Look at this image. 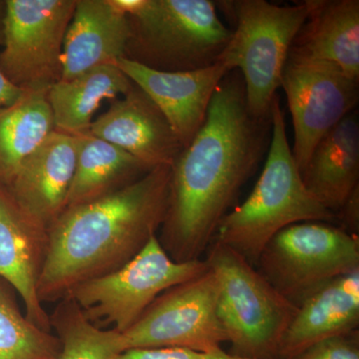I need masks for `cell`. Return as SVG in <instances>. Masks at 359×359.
Wrapping results in <instances>:
<instances>
[{"label": "cell", "instance_id": "6da1fadb", "mask_svg": "<svg viewBox=\"0 0 359 359\" xmlns=\"http://www.w3.org/2000/svg\"><path fill=\"white\" fill-rule=\"evenodd\" d=\"M271 137V116L250 112L242 75L231 71L215 92L199 133L172 165L158 238L174 261L201 259L268 152Z\"/></svg>", "mask_w": 359, "mask_h": 359}, {"label": "cell", "instance_id": "7a4b0ae2", "mask_svg": "<svg viewBox=\"0 0 359 359\" xmlns=\"http://www.w3.org/2000/svg\"><path fill=\"white\" fill-rule=\"evenodd\" d=\"M171 174V165H162L115 192L66 208L48 226L40 302H58L138 255L164 221Z\"/></svg>", "mask_w": 359, "mask_h": 359}, {"label": "cell", "instance_id": "3957f363", "mask_svg": "<svg viewBox=\"0 0 359 359\" xmlns=\"http://www.w3.org/2000/svg\"><path fill=\"white\" fill-rule=\"evenodd\" d=\"M268 158L252 193L222 219L214 240L235 250L256 266L276 233L304 222L330 223L337 215L309 193L292 155L280 97L271 104Z\"/></svg>", "mask_w": 359, "mask_h": 359}, {"label": "cell", "instance_id": "277c9868", "mask_svg": "<svg viewBox=\"0 0 359 359\" xmlns=\"http://www.w3.org/2000/svg\"><path fill=\"white\" fill-rule=\"evenodd\" d=\"M207 250L205 262L219 283L218 314L230 353L244 359H278L297 306L235 250L212 241Z\"/></svg>", "mask_w": 359, "mask_h": 359}, {"label": "cell", "instance_id": "5b68a950", "mask_svg": "<svg viewBox=\"0 0 359 359\" xmlns=\"http://www.w3.org/2000/svg\"><path fill=\"white\" fill-rule=\"evenodd\" d=\"M128 18L125 57L166 72L216 65L231 37L210 0H144Z\"/></svg>", "mask_w": 359, "mask_h": 359}, {"label": "cell", "instance_id": "8992f818", "mask_svg": "<svg viewBox=\"0 0 359 359\" xmlns=\"http://www.w3.org/2000/svg\"><path fill=\"white\" fill-rule=\"evenodd\" d=\"M233 14L235 30L219 61L244 80L250 112L271 117V104L280 87L283 66L297 33L318 0L278 6L264 0L224 2Z\"/></svg>", "mask_w": 359, "mask_h": 359}, {"label": "cell", "instance_id": "52a82bcc", "mask_svg": "<svg viewBox=\"0 0 359 359\" xmlns=\"http://www.w3.org/2000/svg\"><path fill=\"white\" fill-rule=\"evenodd\" d=\"M208 269L205 259L174 261L157 235L121 268L77 285L67 297L97 327L123 334L165 290Z\"/></svg>", "mask_w": 359, "mask_h": 359}, {"label": "cell", "instance_id": "ba28073f", "mask_svg": "<svg viewBox=\"0 0 359 359\" xmlns=\"http://www.w3.org/2000/svg\"><path fill=\"white\" fill-rule=\"evenodd\" d=\"M256 268L299 306L323 285L358 271L359 238L323 222L292 224L269 241Z\"/></svg>", "mask_w": 359, "mask_h": 359}, {"label": "cell", "instance_id": "9c48e42d", "mask_svg": "<svg viewBox=\"0 0 359 359\" xmlns=\"http://www.w3.org/2000/svg\"><path fill=\"white\" fill-rule=\"evenodd\" d=\"M77 0H6L0 68L25 91L60 81L63 44Z\"/></svg>", "mask_w": 359, "mask_h": 359}, {"label": "cell", "instance_id": "30bf717a", "mask_svg": "<svg viewBox=\"0 0 359 359\" xmlns=\"http://www.w3.org/2000/svg\"><path fill=\"white\" fill-rule=\"evenodd\" d=\"M218 297V280L210 269L165 290L121 334L124 351L161 347L223 351L228 339L219 318Z\"/></svg>", "mask_w": 359, "mask_h": 359}, {"label": "cell", "instance_id": "8fae6325", "mask_svg": "<svg viewBox=\"0 0 359 359\" xmlns=\"http://www.w3.org/2000/svg\"><path fill=\"white\" fill-rule=\"evenodd\" d=\"M280 87L285 90L294 130L292 155L301 174L323 137L353 112L358 81L339 66L290 50Z\"/></svg>", "mask_w": 359, "mask_h": 359}, {"label": "cell", "instance_id": "7c38bea8", "mask_svg": "<svg viewBox=\"0 0 359 359\" xmlns=\"http://www.w3.org/2000/svg\"><path fill=\"white\" fill-rule=\"evenodd\" d=\"M114 65L159 108L184 148L199 133L215 92L231 72L222 61L180 72L152 69L126 57Z\"/></svg>", "mask_w": 359, "mask_h": 359}, {"label": "cell", "instance_id": "4fadbf2b", "mask_svg": "<svg viewBox=\"0 0 359 359\" xmlns=\"http://www.w3.org/2000/svg\"><path fill=\"white\" fill-rule=\"evenodd\" d=\"M48 242V228L27 214L0 185V278L20 295L28 320L52 332L50 316L39 297Z\"/></svg>", "mask_w": 359, "mask_h": 359}, {"label": "cell", "instance_id": "5bb4252c", "mask_svg": "<svg viewBox=\"0 0 359 359\" xmlns=\"http://www.w3.org/2000/svg\"><path fill=\"white\" fill-rule=\"evenodd\" d=\"M88 132L151 168L172 166L184 149L166 117L135 84L93 120Z\"/></svg>", "mask_w": 359, "mask_h": 359}, {"label": "cell", "instance_id": "9a60e30c", "mask_svg": "<svg viewBox=\"0 0 359 359\" xmlns=\"http://www.w3.org/2000/svg\"><path fill=\"white\" fill-rule=\"evenodd\" d=\"M77 148V135L54 130L6 187L18 205L47 228L67 208Z\"/></svg>", "mask_w": 359, "mask_h": 359}, {"label": "cell", "instance_id": "2e32d148", "mask_svg": "<svg viewBox=\"0 0 359 359\" xmlns=\"http://www.w3.org/2000/svg\"><path fill=\"white\" fill-rule=\"evenodd\" d=\"M359 269L306 297L283 335L278 359H292L323 340L358 332Z\"/></svg>", "mask_w": 359, "mask_h": 359}, {"label": "cell", "instance_id": "e0dca14e", "mask_svg": "<svg viewBox=\"0 0 359 359\" xmlns=\"http://www.w3.org/2000/svg\"><path fill=\"white\" fill-rule=\"evenodd\" d=\"M131 30L128 16L110 0H77L63 44L61 80H70L87 71L114 65L125 57Z\"/></svg>", "mask_w": 359, "mask_h": 359}, {"label": "cell", "instance_id": "ac0fdd59", "mask_svg": "<svg viewBox=\"0 0 359 359\" xmlns=\"http://www.w3.org/2000/svg\"><path fill=\"white\" fill-rule=\"evenodd\" d=\"M309 193L323 207L339 212L359 187V122L349 113L318 142L302 174Z\"/></svg>", "mask_w": 359, "mask_h": 359}, {"label": "cell", "instance_id": "d6986e66", "mask_svg": "<svg viewBox=\"0 0 359 359\" xmlns=\"http://www.w3.org/2000/svg\"><path fill=\"white\" fill-rule=\"evenodd\" d=\"M290 51L334 63L358 81V0H318Z\"/></svg>", "mask_w": 359, "mask_h": 359}, {"label": "cell", "instance_id": "ffe728a7", "mask_svg": "<svg viewBox=\"0 0 359 359\" xmlns=\"http://www.w3.org/2000/svg\"><path fill=\"white\" fill-rule=\"evenodd\" d=\"M77 137L76 168L67 208L115 192L154 169L88 131Z\"/></svg>", "mask_w": 359, "mask_h": 359}, {"label": "cell", "instance_id": "44dd1931", "mask_svg": "<svg viewBox=\"0 0 359 359\" xmlns=\"http://www.w3.org/2000/svg\"><path fill=\"white\" fill-rule=\"evenodd\" d=\"M132 85L115 65L98 66L73 79L60 80L47 92L55 129L71 135L85 133L101 104L124 95Z\"/></svg>", "mask_w": 359, "mask_h": 359}, {"label": "cell", "instance_id": "7402d4cb", "mask_svg": "<svg viewBox=\"0 0 359 359\" xmlns=\"http://www.w3.org/2000/svg\"><path fill=\"white\" fill-rule=\"evenodd\" d=\"M54 130L47 91H26L0 112V185H8L20 165Z\"/></svg>", "mask_w": 359, "mask_h": 359}, {"label": "cell", "instance_id": "603a6c76", "mask_svg": "<svg viewBox=\"0 0 359 359\" xmlns=\"http://www.w3.org/2000/svg\"><path fill=\"white\" fill-rule=\"evenodd\" d=\"M49 316L61 342L59 359H116L124 351L122 334L90 323L69 297L59 301Z\"/></svg>", "mask_w": 359, "mask_h": 359}, {"label": "cell", "instance_id": "cb8c5ba5", "mask_svg": "<svg viewBox=\"0 0 359 359\" xmlns=\"http://www.w3.org/2000/svg\"><path fill=\"white\" fill-rule=\"evenodd\" d=\"M14 292L0 278V359H59L60 339L28 320Z\"/></svg>", "mask_w": 359, "mask_h": 359}, {"label": "cell", "instance_id": "d4e9b609", "mask_svg": "<svg viewBox=\"0 0 359 359\" xmlns=\"http://www.w3.org/2000/svg\"><path fill=\"white\" fill-rule=\"evenodd\" d=\"M292 359H359L358 332L323 340Z\"/></svg>", "mask_w": 359, "mask_h": 359}, {"label": "cell", "instance_id": "484cf974", "mask_svg": "<svg viewBox=\"0 0 359 359\" xmlns=\"http://www.w3.org/2000/svg\"><path fill=\"white\" fill-rule=\"evenodd\" d=\"M116 359H244L224 351L203 353L181 347L138 348L123 351Z\"/></svg>", "mask_w": 359, "mask_h": 359}, {"label": "cell", "instance_id": "4316f807", "mask_svg": "<svg viewBox=\"0 0 359 359\" xmlns=\"http://www.w3.org/2000/svg\"><path fill=\"white\" fill-rule=\"evenodd\" d=\"M339 219L344 223V230L358 236L359 228V187L349 196L339 210Z\"/></svg>", "mask_w": 359, "mask_h": 359}, {"label": "cell", "instance_id": "83f0119b", "mask_svg": "<svg viewBox=\"0 0 359 359\" xmlns=\"http://www.w3.org/2000/svg\"><path fill=\"white\" fill-rule=\"evenodd\" d=\"M25 92L13 83L0 68V112L20 101Z\"/></svg>", "mask_w": 359, "mask_h": 359}, {"label": "cell", "instance_id": "f1b7e54d", "mask_svg": "<svg viewBox=\"0 0 359 359\" xmlns=\"http://www.w3.org/2000/svg\"><path fill=\"white\" fill-rule=\"evenodd\" d=\"M4 11H6V1H0V43H2V27H4Z\"/></svg>", "mask_w": 359, "mask_h": 359}]
</instances>
